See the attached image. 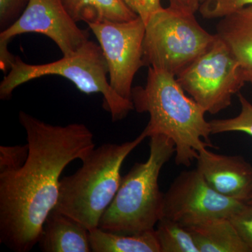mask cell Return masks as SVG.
Here are the masks:
<instances>
[{
	"mask_svg": "<svg viewBox=\"0 0 252 252\" xmlns=\"http://www.w3.org/2000/svg\"><path fill=\"white\" fill-rule=\"evenodd\" d=\"M157 225L160 252H199L191 233L179 222L162 217Z\"/></svg>",
	"mask_w": 252,
	"mask_h": 252,
	"instance_id": "obj_17",
	"label": "cell"
},
{
	"mask_svg": "<svg viewBox=\"0 0 252 252\" xmlns=\"http://www.w3.org/2000/svg\"><path fill=\"white\" fill-rule=\"evenodd\" d=\"M206 1V0H200V4H201V3H203V2H204V1Z\"/></svg>",
	"mask_w": 252,
	"mask_h": 252,
	"instance_id": "obj_25",
	"label": "cell"
},
{
	"mask_svg": "<svg viewBox=\"0 0 252 252\" xmlns=\"http://www.w3.org/2000/svg\"><path fill=\"white\" fill-rule=\"evenodd\" d=\"M29 153L28 143L25 145L0 147V173L15 171L24 165Z\"/></svg>",
	"mask_w": 252,
	"mask_h": 252,
	"instance_id": "obj_20",
	"label": "cell"
},
{
	"mask_svg": "<svg viewBox=\"0 0 252 252\" xmlns=\"http://www.w3.org/2000/svg\"><path fill=\"white\" fill-rule=\"evenodd\" d=\"M185 227L199 252H251L229 218L212 219Z\"/></svg>",
	"mask_w": 252,
	"mask_h": 252,
	"instance_id": "obj_14",
	"label": "cell"
},
{
	"mask_svg": "<svg viewBox=\"0 0 252 252\" xmlns=\"http://www.w3.org/2000/svg\"><path fill=\"white\" fill-rule=\"evenodd\" d=\"M149 138L148 159L135 163L122 177L114 200L99 220L98 227L102 230L133 234L154 229L162 218L164 193L159 188L158 177L175 154V146L165 135Z\"/></svg>",
	"mask_w": 252,
	"mask_h": 252,
	"instance_id": "obj_4",
	"label": "cell"
},
{
	"mask_svg": "<svg viewBox=\"0 0 252 252\" xmlns=\"http://www.w3.org/2000/svg\"><path fill=\"white\" fill-rule=\"evenodd\" d=\"M146 138L142 132L130 142L106 143L93 149L81 160L82 166L75 173L60 181L54 210L77 220L89 230L98 227L120 187L124 160Z\"/></svg>",
	"mask_w": 252,
	"mask_h": 252,
	"instance_id": "obj_3",
	"label": "cell"
},
{
	"mask_svg": "<svg viewBox=\"0 0 252 252\" xmlns=\"http://www.w3.org/2000/svg\"><path fill=\"white\" fill-rule=\"evenodd\" d=\"M241 112L231 119H215L210 122L212 134L241 132L252 137V104L241 94H238Z\"/></svg>",
	"mask_w": 252,
	"mask_h": 252,
	"instance_id": "obj_18",
	"label": "cell"
},
{
	"mask_svg": "<svg viewBox=\"0 0 252 252\" xmlns=\"http://www.w3.org/2000/svg\"><path fill=\"white\" fill-rule=\"evenodd\" d=\"M39 33L56 43L63 56L74 54L89 41V32L78 27L68 14L62 0H29L17 21L0 32V65L7 68L15 56L8 44L13 38L25 33Z\"/></svg>",
	"mask_w": 252,
	"mask_h": 252,
	"instance_id": "obj_8",
	"label": "cell"
},
{
	"mask_svg": "<svg viewBox=\"0 0 252 252\" xmlns=\"http://www.w3.org/2000/svg\"><path fill=\"white\" fill-rule=\"evenodd\" d=\"M29 0H0V30L4 31L22 14Z\"/></svg>",
	"mask_w": 252,
	"mask_h": 252,
	"instance_id": "obj_21",
	"label": "cell"
},
{
	"mask_svg": "<svg viewBox=\"0 0 252 252\" xmlns=\"http://www.w3.org/2000/svg\"><path fill=\"white\" fill-rule=\"evenodd\" d=\"M49 75L65 78L84 94H102L104 108L110 113L113 122L122 120L135 109L132 101L123 98L113 90L107 79L108 67L102 50L90 40L74 54L46 64H28L15 57L9 74L0 84V99H9L18 86Z\"/></svg>",
	"mask_w": 252,
	"mask_h": 252,
	"instance_id": "obj_5",
	"label": "cell"
},
{
	"mask_svg": "<svg viewBox=\"0 0 252 252\" xmlns=\"http://www.w3.org/2000/svg\"><path fill=\"white\" fill-rule=\"evenodd\" d=\"M170 7L194 14L200 7V0H169Z\"/></svg>",
	"mask_w": 252,
	"mask_h": 252,
	"instance_id": "obj_24",
	"label": "cell"
},
{
	"mask_svg": "<svg viewBox=\"0 0 252 252\" xmlns=\"http://www.w3.org/2000/svg\"><path fill=\"white\" fill-rule=\"evenodd\" d=\"M126 6L147 23L149 18L162 9L161 0H123Z\"/></svg>",
	"mask_w": 252,
	"mask_h": 252,
	"instance_id": "obj_23",
	"label": "cell"
},
{
	"mask_svg": "<svg viewBox=\"0 0 252 252\" xmlns=\"http://www.w3.org/2000/svg\"><path fill=\"white\" fill-rule=\"evenodd\" d=\"M38 244L44 252H92L89 230L54 209L46 218Z\"/></svg>",
	"mask_w": 252,
	"mask_h": 252,
	"instance_id": "obj_13",
	"label": "cell"
},
{
	"mask_svg": "<svg viewBox=\"0 0 252 252\" xmlns=\"http://www.w3.org/2000/svg\"><path fill=\"white\" fill-rule=\"evenodd\" d=\"M229 219L252 252V204L247 203L240 211Z\"/></svg>",
	"mask_w": 252,
	"mask_h": 252,
	"instance_id": "obj_22",
	"label": "cell"
},
{
	"mask_svg": "<svg viewBox=\"0 0 252 252\" xmlns=\"http://www.w3.org/2000/svg\"><path fill=\"white\" fill-rule=\"evenodd\" d=\"M95 36L108 67L109 84L123 98L131 100L132 82L143 67L146 25L140 17L126 22L88 24Z\"/></svg>",
	"mask_w": 252,
	"mask_h": 252,
	"instance_id": "obj_9",
	"label": "cell"
},
{
	"mask_svg": "<svg viewBox=\"0 0 252 252\" xmlns=\"http://www.w3.org/2000/svg\"><path fill=\"white\" fill-rule=\"evenodd\" d=\"M68 14L76 22H126L138 17L123 0H62Z\"/></svg>",
	"mask_w": 252,
	"mask_h": 252,
	"instance_id": "obj_16",
	"label": "cell"
},
{
	"mask_svg": "<svg viewBox=\"0 0 252 252\" xmlns=\"http://www.w3.org/2000/svg\"><path fill=\"white\" fill-rule=\"evenodd\" d=\"M176 78L185 92L212 114L228 108L232 96L246 83L236 60L217 36L212 46Z\"/></svg>",
	"mask_w": 252,
	"mask_h": 252,
	"instance_id": "obj_7",
	"label": "cell"
},
{
	"mask_svg": "<svg viewBox=\"0 0 252 252\" xmlns=\"http://www.w3.org/2000/svg\"><path fill=\"white\" fill-rule=\"evenodd\" d=\"M246 204L217 193L196 168L181 172L164 193L162 217L188 226L212 219L230 218Z\"/></svg>",
	"mask_w": 252,
	"mask_h": 252,
	"instance_id": "obj_10",
	"label": "cell"
},
{
	"mask_svg": "<svg viewBox=\"0 0 252 252\" xmlns=\"http://www.w3.org/2000/svg\"><path fill=\"white\" fill-rule=\"evenodd\" d=\"M131 101L137 112L150 116L142 131L146 137L163 135L171 139L177 165L190 166L199 151L213 147L206 112L185 94L173 74L149 67L146 86L132 88Z\"/></svg>",
	"mask_w": 252,
	"mask_h": 252,
	"instance_id": "obj_2",
	"label": "cell"
},
{
	"mask_svg": "<svg viewBox=\"0 0 252 252\" xmlns=\"http://www.w3.org/2000/svg\"><path fill=\"white\" fill-rule=\"evenodd\" d=\"M201 27L195 14L169 7L158 10L146 23L144 65L177 77L216 39Z\"/></svg>",
	"mask_w": 252,
	"mask_h": 252,
	"instance_id": "obj_6",
	"label": "cell"
},
{
	"mask_svg": "<svg viewBox=\"0 0 252 252\" xmlns=\"http://www.w3.org/2000/svg\"><path fill=\"white\" fill-rule=\"evenodd\" d=\"M216 35L226 45L252 84V4L220 18Z\"/></svg>",
	"mask_w": 252,
	"mask_h": 252,
	"instance_id": "obj_12",
	"label": "cell"
},
{
	"mask_svg": "<svg viewBox=\"0 0 252 252\" xmlns=\"http://www.w3.org/2000/svg\"><path fill=\"white\" fill-rule=\"evenodd\" d=\"M18 118L29 153L22 167L0 173V243L28 252L57 204L61 174L94 149V136L82 124L51 125L23 111Z\"/></svg>",
	"mask_w": 252,
	"mask_h": 252,
	"instance_id": "obj_1",
	"label": "cell"
},
{
	"mask_svg": "<svg viewBox=\"0 0 252 252\" xmlns=\"http://www.w3.org/2000/svg\"><path fill=\"white\" fill-rule=\"evenodd\" d=\"M248 203H250V204H252V198H251V200H250V201Z\"/></svg>",
	"mask_w": 252,
	"mask_h": 252,
	"instance_id": "obj_26",
	"label": "cell"
},
{
	"mask_svg": "<svg viewBox=\"0 0 252 252\" xmlns=\"http://www.w3.org/2000/svg\"><path fill=\"white\" fill-rule=\"evenodd\" d=\"M94 252H160L155 228L133 234H123L97 227L89 230Z\"/></svg>",
	"mask_w": 252,
	"mask_h": 252,
	"instance_id": "obj_15",
	"label": "cell"
},
{
	"mask_svg": "<svg viewBox=\"0 0 252 252\" xmlns=\"http://www.w3.org/2000/svg\"><path fill=\"white\" fill-rule=\"evenodd\" d=\"M197 167L207 183L226 198L248 203L252 198V165L240 156L199 151Z\"/></svg>",
	"mask_w": 252,
	"mask_h": 252,
	"instance_id": "obj_11",
	"label": "cell"
},
{
	"mask_svg": "<svg viewBox=\"0 0 252 252\" xmlns=\"http://www.w3.org/2000/svg\"><path fill=\"white\" fill-rule=\"evenodd\" d=\"M252 4V0H206L198 11L204 18H220L239 9Z\"/></svg>",
	"mask_w": 252,
	"mask_h": 252,
	"instance_id": "obj_19",
	"label": "cell"
}]
</instances>
